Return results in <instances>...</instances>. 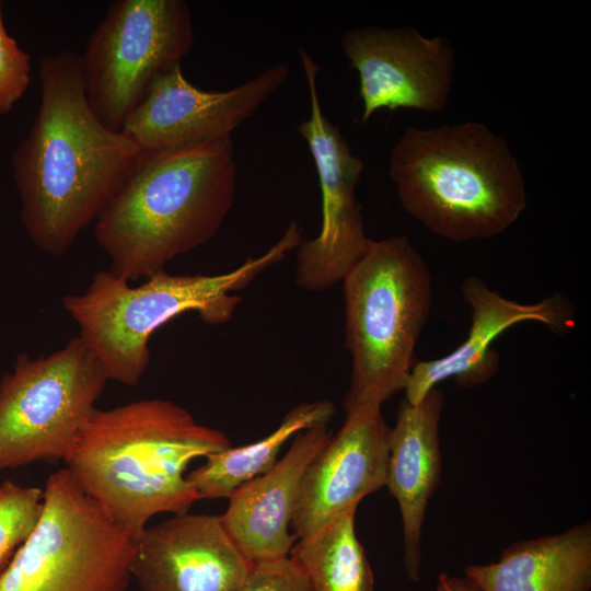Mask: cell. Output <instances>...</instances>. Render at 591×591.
<instances>
[{
  "label": "cell",
  "instance_id": "2",
  "mask_svg": "<svg viewBox=\"0 0 591 591\" xmlns=\"http://www.w3.org/2000/svg\"><path fill=\"white\" fill-rule=\"evenodd\" d=\"M230 447L184 407L149 398L96 408L65 462L77 485L138 537L153 515L188 512L199 496L187 466Z\"/></svg>",
  "mask_w": 591,
  "mask_h": 591
},
{
  "label": "cell",
  "instance_id": "8",
  "mask_svg": "<svg viewBox=\"0 0 591 591\" xmlns=\"http://www.w3.org/2000/svg\"><path fill=\"white\" fill-rule=\"evenodd\" d=\"M107 380L79 337L47 356L20 354L0 380V471L66 461Z\"/></svg>",
  "mask_w": 591,
  "mask_h": 591
},
{
  "label": "cell",
  "instance_id": "4",
  "mask_svg": "<svg viewBox=\"0 0 591 591\" xmlns=\"http://www.w3.org/2000/svg\"><path fill=\"white\" fill-rule=\"evenodd\" d=\"M389 173L402 208L453 242L501 234L528 204L515 155L479 121L406 128L391 151Z\"/></svg>",
  "mask_w": 591,
  "mask_h": 591
},
{
  "label": "cell",
  "instance_id": "22",
  "mask_svg": "<svg viewBox=\"0 0 591 591\" xmlns=\"http://www.w3.org/2000/svg\"><path fill=\"white\" fill-rule=\"evenodd\" d=\"M30 59L8 34L0 2V114L11 111L26 92L31 82Z\"/></svg>",
  "mask_w": 591,
  "mask_h": 591
},
{
  "label": "cell",
  "instance_id": "9",
  "mask_svg": "<svg viewBox=\"0 0 591 591\" xmlns=\"http://www.w3.org/2000/svg\"><path fill=\"white\" fill-rule=\"evenodd\" d=\"M194 43L184 0H116L80 55L88 102L107 128L119 131L153 80L181 65Z\"/></svg>",
  "mask_w": 591,
  "mask_h": 591
},
{
  "label": "cell",
  "instance_id": "12",
  "mask_svg": "<svg viewBox=\"0 0 591 591\" xmlns=\"http://www.w3.org/2000/svg\"><path fill=\"white\" fill-rule=\"evenodd\" d=\"M340 47L358 73L362 124L380 109L437 113L447 106L455 55L445 38L414 27L363 26L344 32Z\"/></svg>",
  "mask_w": 591,
  "mask_h": 591
},
{
  "label": "cell",
  "instance_id": "3",
  "mask_svg": "<svg viewBox=\"0 0 591 591\" xmlns=\"http://www.w3.org/2000/svg\"><path fill=\"white\" fill-rule=\"evenodd\" d=\"M237 165L231 137L143 151L95 220L109 270L134 281L208 243L231 211Z\"/></svg>",
  "mask_w": 591,
  "mask_h": 591
},
{
  "label": "cell",
  "instance_id": "11",
  "mask_svg": "<svg viewBox=\"0 0 591 591\" xmlns=\"http://www.w3.org/2000/svg\"><path fill=\"white\" fill-rule=\"evenodd\" d=\"M289 74V66L280 62L233 89L205 91L176 65L153 80L119 131L147 152L231 137Z\"/></svg>",
  "mask_w": 591,
  "mask_h": 591
},
{
  "label": "cell",
  "instance_id": "7",
  "mask_svg": "<svg viewBox=\"0 0 591 591\" xmlns=\"http://www.w3.org/2000/svg\"><path fill=\"white\" fill-rule=\"evenodd\" d=\"M43 489L40 519L0 575V591H126L137 537L67 468Z\"/></svg>",
  "mask_w": 591,
  "mask_h": 591
},
{
  "label": "cell",
  "instance_id": "10",
  "mask_svg": "<svg viewBox=\"0 0 591 591\" xmlns=\"http://www.w3.org/2000/svg\"><path fill=\"white\" fill-rule=\"evenodd\" d=\"M309 95L310 116L297 131L306 141L318 175L322 194V224L318 234L297 247L296 282L308 291L321 292L341 282L366 252V234L356 186L363 162L356 157L340 128L324 114L317 93L318 65L299 48Z\"/></svg>",
  "mask_w": 591,
  "mask_h": 591
},
{
  "label": "cell",
  "instance_id": "15",
  "mask_svg": "<svg viewBox=\"0 0 591 591\" xmlns=\"http://www.w3.org/2000/svg\"><path fill=\"white\" fill-rule=\"evenodd\" d=\"M462 296L471 309V326L465 340L452 352L414 363L404 389L405 399L418 404L437 385L453 378L461 387L487 382L499 369V356L491 344L509 327L522 322H538L557 334L576 325L575 308L560 294L536 303H520L505 298L475 276L464 279Z\"/></svg>",
  "mask_w": 591,
  "mask_h": 591
},
{
  "label": "cell",
  "instance_id": "13",
  "mask_svg": "<svg viewBox=\"0 0 591 591\" xmlns=\"http://www.w3.org/2000/svg\"><path fill=\"white\" fill-rule=\"evenodd\" d=\"M391 427L381 407L362 406L346 413L301 478L291 528L308 536L333 517L385 486Z\"/></svg>",
  "mask_w": 591,
  "mask_h": 591
},
{
  "label": "cell",
  "instance_id": "19",
  "mask_svg": "<svg viewBox=\"0 0 591 591\" xmlns=\"http://www.w3.org/2000/svg\"><path fill=\"white\" fill-rule=\"evenodd\" d=\"M336 412L334 403L327 399L301 403L265 438L212 453L186 477L199 499H229L240 486L268 472L292 436L310 428L327 426Z\"/></svg>",
  "mask_w": 591,
  "mask_h": 591
},
{
  "label": "cell",
  "instance_id": "17",
  "mask_svg": "<svg viewBox=\"0 0 591 591\" xmlns=\"http://www.w3.org/2000/svg\"><path fill=\"white\" fill-rule=\"evenodd\" d=\"M444 402L438 387L416 405L404 398L390 432L385 486L399 507L403 563L413 582L420 581L424 520L442 474L439 427Z\"/></svg>",
  "mask_w": 591,
  "mask_h": 591
},
{
  "label": "cell",
  "instance_id": "1",
  "mask_svg": "<svg viewBox=\"0 0 591 591\" xmlns=\"http://www.w3.org/2000/svg\"><path fill=\"white\" fill-rule=\"evenodd\" d=\"M40 104L13 155L20 218L42 252L63 255L119 189L141 151L92 111L78 53L44 56Z\"/></svg>",
  "mask_w": 591,
  "mask_h": 591
},
{
  "label": "cell",
  "instance_id": "23",
  "mask_svg": "<svg viewBox=\"0 0 591 591\" xmlns=\"http://www.w3.org/2000/svg\"><path fill=\"white\" fill-rule=\"evenodd\" d=\"M239 591H311L302 568L290 557L254 564Z\"/></svg>",
  "mask_w": 591,
  "mask_h": 591
},
{
  "label": "cell",
  "instance_id": "14",
  "mask_svg": "<svg viewBox=\"0 0 591 591\" xmlns=\"http://www.w3.org/2000/svg\"><path fill=\"white\" fill-rule=\"evenodd\" d=\"M252 566L220 515L186 512L139 534L131 576L142 591H239Z\"/></svg>",
  "mask_w": 591,
  "mask_h": 591
},
{
  "label": "cell",
  "instance_id": "16",
  "mask_svg": "<svg viewBox=\"0 0 591 591\" xmlns=\"http://www.w3.org/2000/svg\"><path fill=\"white\" fill-rule=\"evenodd\" d=\"M327 426L300 431L288 452L263 475L240 486L230 497L222 524L252 564L288 557L296 535L289 531L301 478L331 439Z\"/></svg>",
  "mask_w": 591,
  "mask_h": 591
},
{
  "label": "cell",
  "instance_id": "24",
  "mask_svg": "<svg viewBox=\"0 0 591 591\" xmlns=\"http://www.w3.org/2000/svg\"><path fill=\"white\" fill-rule=\"evenodd\" d=\"M434 591H482L468 578L451 576L448 572H441L437 578Z\"/></svg>",
  "mask_w": 591,
  "mask_h": 591
},
{
  "label": "cell",
  "instance_id": "20",
  "mask_svg": "<svg viewBox=\"0 0 591 591\" xmlns=\"http://www.w3.org/2000/svg\"><path fill=\"white\" fill-rule=\"evenodd\" d=\"M358 505L345 508L291 548L289 556L302 568L311 591H374L373 572L355 530Z\"/></svg>",
  "mask_w": 591,
  "mask_h": 591
},
{
  "label": "cell",
  "instance_id": "18",
  "mask_svg": "<svg viewBox=\"0 0 591 591\" xmlns=\"http://www.w3.org/2000/svg\"><path fill=\"white\" fill-rule=\"evenodd\" d=\"M464 575L482 591H590L591 523L513 542L498 560Z\"/></svg>",
  "mask_w": 591,
  "mask_h": 591
},
{
  "label": "cell",
  "instance_id": "21",
  "mask_svg": "<svg viewBox=\"0 0 591 591\" xmlns=\"http://www.w3.org/2000/svg\"><path fill=\"white\" fill-rule=\"evenodd\" d=\"M44 489L5 480L0 484V575L36 528Z\"/></svg>",
  "mask_w": 591,
  "mask_h": 591
},
{
  "label": "cell",
  "instance_id": "5",
  "mask_svg": "<svg viewBox=\"0 0 591 591\" xmlns=\"http://www.w3.org/2000/svg\"><path fill=\"white\" fill-rule=\"evenodd\" d=\"M301 241V229L292 221L265 253L230 271L172 275L164 269L136 287L109 269L99 270L85 291L63 296L62 306L107 379L134 386L149 366V339L157 329L186 312L198 313L210 325L227 323L242 300L233 292L283 260Z\"/></svg>",
  "mask_w": 591,
  "mask_h": 591
},
{
  "label": "cell",
  "instance_id": "6",
  "mask_svg": "<svg viewBox=\"0 0 591 591\" xmlns=\"http://www.w3.org/2000/svg\"><path fill=\"white\" fill-rule=\"evenodd\" d=\"M341 282L352 362L344 409L381 407L404 391L415 363L432 304L431 275L409 240L395 235L370 240Z\"/></svg>",
  "mask_w": 591,
  "mask_h": 591
}]
</instances>
